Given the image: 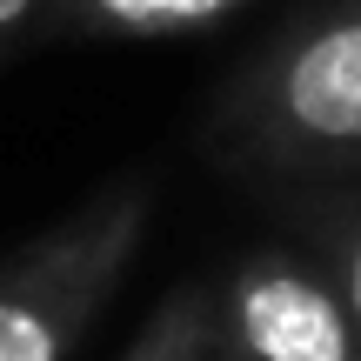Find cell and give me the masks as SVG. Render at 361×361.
I'll return each mask as SVG.
<instances>
[{"instance_id": "1", "label": "cell", "mask_w": 361, "mask_h": 361, "mask_svg": "<svg viewBox=\"0 0 361 361\" xmlns=\"http://www.w3.org/2000/svg\"><path fill=\"white\" fill-rule=\"evenodd\" d=\"M234 161L268 174H335L361 161V0L295 20L221 101Z\"/></svg>"}, {"instance_id": "2", "label": "cell", "mask_w": 361, "mask_h": 361, "mask_svg": "<svg viewBox=\"0 0 361 361\" xmlns=\"http://www.w3.org/2000/svg\"><path fill=\"white\" fill-rule=\"evenodd\" d=\"M154 180L121 174L0 268V361H67L147 234Z\"/></svg>"}, {"instance_id": "3", "label": "cell", "mask_w": 361, "mask_h": 361, "mask_svg": "<svg viewBox=\"0 0 361 361\" xmlns=\"http://www.w3.org/2000/svg\"><path fill=\"white\" fill-rule=\"evenodd\" d=\"M214 341L247 361H361L355 314L308 247H247L207 281Z\"/></svg>"}, {"instance_id": "4", "label": "cell", "mask_w": 361, "mask_h": 361, "mask_svg": "<svg viewBox=\"0 0 361 361\" xmlns=\"http://www.w3.org/2000/svg\"><path fill=\"white\" fill-rule=\"evenodd\" d=\"M255 0H54L40 40H180Z\"/></svg>"}, {"instance_id": "5", "label": "cell", "mask_w": 361, "mask_h": 361, "mask_svg": "<svg viewBox=\"0 0 361 361\" xmlns=\"http://www.w3.org/2000/svg\"><path fill=\"white\" fill-rule=\"evenodd\" d=\"M301 234H308V255L335 274L341 301L355 314V335H361V188H335V194H314L301 201Z\"/></svg>"}, {"instance_id": "6", "label": "cell", "mask_w": 361, "mask_h": 361, "mask_svg": "<svg viewBox=\"0 0 361 361\" xmlns=\"http://www.w3.org/2000/svg\"><path fill=\"white\" fill-rule=\"evenodd\" d=\"M121 361H214V308H207V281L174 288Z\"/></svg>"}, {"instance_id": "7", "label": "cell", "mask_w": 361, "mask_h": 361, "mask_svg": "<svg viewBox=\"0 0 361 361\" xmlns=\"http://www.w3.org/2000/svg\"><path fill=\"white\" fill-rule=\"evenodd\" d=\"M47 7H54V0H0V61H7V54H20L27 40H40Z\"/></svg>"}, {"instance_id": "8", "label": "cell", "mask_w": 361, "mask_h": 361, "mask_svg": "<svg viewBox=\"0 0 361 361\" xmlns=\"http://www.w3.org/2000/svg\"><path fill=\"white\" fill-rule=\"evenodd\" d=\"M214 361H247V355H234V348H221V341H214Z\"/></svg>"}]
</instances>
